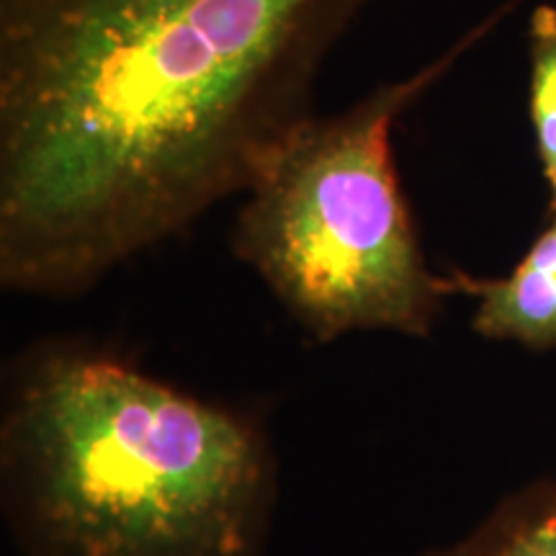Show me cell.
I'll use <instances>...</instances> for the list:
<instances>
[{"mask_svg":"<svg viewBox=\"0 0 556 556\" xmlns=\"http://www.w3.org/2000/svg\"><path fill=\"white\" fill-rule=\"evenodd\" d=\"M374 0H0V283L78 296L245 197Z\"/></svg>","mask_w":556,"mask_h":556,"instance_id":"1","label":"cell"},{"mask_svg":"<svg viewBox=\"0 0 556 556\" xmlns=\"http://www.w3.org/2000/svg\"><path fill=\"white\" fill-rule=\"evenodd\" d=\"M3 462L39 556H258L270 505L258 430L106 353L26 361Z\"/></svg>","mask_w":556,"mask_h":556,"instance_id":"2","label":"cell"},{"mask_svg":"<svg viewBox=\"0 0 556 556\" xmlns=\"http://www.w3.org/2000/svg\"><path fill=\"white\" fill-rule=\"evenodd\" d=\"M505 5L413 75L312 116L250 186L232 250L317 343L387 330L426 338L454 291L417 238L392 152L394 124L500 18Z\"/></svg>","mask_w":556,"mask_h":556,"instance_id":"3","label":"cell"},{"mask_svg":"<svg viewBox=\"0 0 556 556\" xmlns=\"http://www.w3.org/2000/svg\"><path fill=\"white\" fill-rule=\"evenodd\" d=\"M454 291L477 299L471 325L490 340H510L531 351L556 348V212L503 278L454 276Z\"/></svg>","mask_w":556,"mask_h":556,"instance_id":"4","label":"cell"},{"mask_svg":"<svg viewBox=\"0 0 556 556\" xmlns=\"http://www.w3.org/2000/svg\"><path fill=\"white\" fill-rule=\"evenodd\" d=\"M428 556H556V477L507 497L467 539Z\"/></svg>","mask_w":556,"mask_h":556,"instance_id":"5","label":"cell"},{"mask_svg":"<svg viewBox=\"0 0 556 556\" xmlns=\"http://www.w3.org/2000/svg\"><path fill=\"white\" fill-rule=\"evenodd\" d=\"M528 60H531V80H528V111H531L533 131L541 168L548 186V212H556V9L541 3L528 21Z\"/></svg>","mask_w":556,"mask_h":556,"instance_id":"6","label":"cell"}]
</instances>
